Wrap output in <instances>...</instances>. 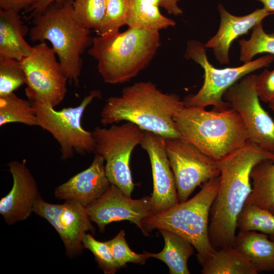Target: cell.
Segmentation results:
<instances>
[{
	"mask_svg": "<svg viewBox=\"0 0 274 274\" xmlns=\"http://www.w3.org/2000/svg\"><path fill=\"white\" fill-rule=\"evenodd\" d=\"M274 154L249 140L241 148L217 161L220 170L218 192L212 205L209 235L215 250L233 246L237 218L252 192L253 168Z\"/></svg>",
	"mask_w": 274,
	"mask_h": 274,
	"instance_id": "1",
	"label": "cell"
},
{
	"mask_svg": "<svg viewBox=\"0 0 274 274\" xmlns=\"http://www.w3.org/2000/svg\"><path fill=\"white\" fill-rule=\"evenodd\" d=\"M185 107L177 94L163 93L150 81L136 82L107 99L100 122L106 126L129 121L165 138H180L174 118Z\"/></svg>",
	"mask_w": 274,
	"mask_h": 274,
	"instance_id": "2",
	"label": "cell"
},
{
	"mask_svg": "<svg viewBox=\"0 0 274 274\" xmlns=\"http://www.w3.org/2000/svg\"><path fill=\"white\" fill-rule=\"evenodd\" d=\"M160 45L158 31L128 27L93 38L88 52L97 61L104 81L118 84L129 81L147 67Z\"/></svg>",
	"mask_w": 274,
	"mask_h": 274,
	"instance_id": "3",
	"label": "cell"
},
{
	"mask_svg": "<svg viewBox=\"0 0 274 274\" xmlns=\"http://www.w3.org/2000/svg\"><path fill=\"white\" fill-rule=\"evenodd\" d=\"M174 119L180 139L216 161L239 149L248 140L242 118L230 107L208 111L185 107Z\"/></svg>",
	"mask_w": 274,
	"mask_h": 274,
	"instance_id": "4",
	"label": "cell"
},
{
	"mask_svg": "<svg viewBox=\"0 0 274 274\" xmlns=\"http://www.w3.org/2000/svg\"><path fill=\"white\" fill-rule=\"evenodd\" d=\"M33 24L29 31L30 39L33 42L49 41L65 76L79 86L82 66L81 56L91 47L93 38L90 29L76 19L73 0L52 4L33 18Z\"/></svg>",
	"mask_w": 274,
	"mask_h": 274,
	"instance_id": "5",
	"label": "cell"
},
{
	"mask_svg": "<svg viewBox=\"0 0 274 274\" xmlns=\"http://www.w3.org/2000/svg\"><path fill=\"white\" fill-rule=\"evenodd\" d=\"M219 176L203 184L195 196L142 221L143 233L166 229L176 232L187 240L197 252L199 264L203 265L216 250L209 235L210 210L218 192Z\"/></svg>",
	"mask_w": 274,
	"mask_h": 274,
	"instance_id": "6",
	"label": "cell"
},
{
	"mask_svg": "<svg viewBox=\"0 0 274 274\" xmlns=\"http://www.w3.org/2000/svg\"><path fill=\"white\" fill-rule=\"evenodd\" d=\"M185 57L198 64L204 71L202 87L196 94L185 96L183 99L185 107L205 108L213 106L214 109L218 110L230 107L229 103L223 99L230 87L247 75L267 66L274 61V55L268 54L241 66L217 68L209 62L204 44L196 40L187 42Z\"/></svg>",
	"mask_w": 274,
	"mask_h": 274,
	"instance_id": "7",
	"label": "cell"
},
{
	"mask_svg": "<svg viewBox=\"0 0 274 274\" xmlns=\"http://www.w3.org/2000/svg\"><path fill=\"white\" fill-rule=\"evenodd\" d=\"M101 97L99 90H93L78 106L59 111L48 104L32 101L36 110L38 126L49 132L57 142L62 160L72 158L75 153H94L95 142L92 132L82 127L81 118L89 105L95 98Z\"/></svg>",
	"mask_w": 274,
	"mask_h": 274,
	"instance_id": "8",
	"label": "cell"
},
{
	"mask_svg": "<svg viewBox=\"0 0 274 274\" xmlns=\"http://www.w3.org/2000/svg\"><path fill=\"white\" fill-rule=\"evenodd\" d=\"M92 132L95 142L94 153L104 158L109 181L130 197L134 185L130 168V156L140 144L144 130L136 124L126 121L120 125L112 124L109 128L97 126Z\"/></svg>",
	"mask_w": 274,
	"mask_h": 274,
	"instance_id": "9",
	"label": "cell"
},
{
	"mask_svg": "<svg viewBox=\"0 0 274 274\" xmlns=\"http://www.w3.org/2000/svg\"><path fill=\"white\" fill-rule=\"evenodd\" d=\"M56 56L54 49L42 41L20 61L26 76L27 96L32 101L48 104L53 108L64 99L68 80Z\"/></svg>",
	"mask_w": 274,
	"mask_h": 274,
	"instance_id": "10",
	"label": "cell"
},
{
	"mask_svg": "<svg viewBox=\"0 0 274 274\" xmlns=\"http://www.w3.org/2000/svg\"><path fill=\"white\" fill-rule=\"evenodd\" d=\"M164 138L179 202L188 199L198 186L220 176L217 161L195 146L180 138Z\"/></svg>",
	"mask_w": 274,
	"mask_h": 274,
	"instance_id": "11",
	"label": "cell"
},
{
	"mask_svg": "<svg viewBox=\"0 0 274 274\" xmlns=\"http://www.w3.org/2000/svg\"><path fill=\"white\" fill-rule=\"evenodd\" d=\"M256 77L249 74L243 77L225 91L223 97L242 118L248 140L274 154V121L260 103Z\"/></svg>",
	"mask_w": 274,
	"mask_h": 274,
	"instance_id": "12",
	"label": "cell"
},
{
	"mask_svg": "<svg viewBox=\"0 0 274 274\" xmlns=\"http://www.w3.org/2000/svg\"><path fill=\"white\" fill-rule=\"evenodd\" d=\"M33 212L45 219L56 230L70 258L79 255L83 249V238L90 231L94 233L86 207L73 201L63 204H53L41 196L35 203Z\"/></svg>",
	"mask_w": 274,
	"mask_h": 274,
	"instance_id": "13",
	"label": "cell"
},
{
	"mask_svg": "<svg viewBox=\"0 0 274 274\" xmlns=\"http://www.w3.org/2000/svg\"><path fill=\"white\" fill-rule=\"evenodd\" d=\"M90 220L96 223L99 232L115 221H128L143 231L142 221L154 214L151 196L133 199L111 184L97 200L86 207Z\"/></svg>",
	"mask_w": 274,
	"mask_h": 274,
	"instance_id": "14",
	"label": "cell"
},
{
	"mask_svg": "<svg viewBox=\"0 0 274 274\" xmlns=\"http://www.w3.org/2000/svg\"><path fill=\"white\" fill-rule=\"evenodd\" d=\"M140 145L150 160L153 182L151 197L155 214L179 203L176 181L166 152L164 138L144 131Z\"/></svg>",
	"mask_w": 274,
	"mask_h": 274,
	"instance_id": "15",
	"label": "cell"
},
{
	"mask_svg": "<svg viewBox=\"0 0 274 274\" xmlns=\"http://www.w3.org/2000/svg\"><path fill=\"white\" fill-rule=\"evenodd\" d=\"M26 163L24 159L22 162L13 160L8 164L13 186L0 200V214L10 225L27 219L40 196L35 179Z\"/></svg>",
	"mask_w": 274,
	"mask_h": 274,
	"instance_id": "16",
	"label": "cell"
},
{
	"mask_svg": "<svg viewBox=\"0 0 274 274\" xmlns=\"http://www.w3.org/2000/svg\"><path fill=\"white\" fill-rule=\"evenodd\" d=\"M105 162L101 155L95 154L87 168L56 187L55 197L79 202L85 207L97 200L111 184L106 175Z\"/></svg>",
	"mask_w": 274,
	"mask_h": 274,
	"instance_id": "17",
	"label": "cell"
},
{
	"mask_svg": "<svg viewBox=\"0 0 274 274\" xmlns=\"http://www.w3.org/2000/svg\"><path fill=\"white\" fill-rule=\"evenodd\" d=\"M218 10L220 16L218 30L204 45L206 48L213 50L216 60L221 64L229 63V49L234 40L247 33L266 17L274 14L263 8L249 14L237 16L230 13L221 4L218 5Z\"/></svg>",
	"mask_w": 274,
	"mask_h": 274,
	"instance_id": "18",
	"label": "cell"
},
{
	"mask_svg": "<svg viewBox=\"0 0 274 274\" xmlns=\"http://www.w3.org/2000/svg\"><path fill=\"white\" fill-rule=\"evenodd\" d=\"M29 31L19 12L1 9L0 58L20 61L29 55L33 46L24 39Z\"/></svg>",
	"mask_w": 274,
	"mask_h": 274,
	"instance_id": "19",
	"label": "cell"
},
{
	"mask_svg": "<svg viewBox=\"0 0 274 274\" xmlns=\"http://www.w3.org/2000/svg\"><path fill=\"white\" fill-rule=\"evenodd\" d=\"M233 246L249 260L258 273L274 271V243L268 234L239 231Z\"/></svg>",
	"mask_w": 274,
	"mask_h": 274,
	"instance_id": "20",
	"label": "cell"
},
{
	"mask_svg": "<svg viewBox=\"0 0 274 274\" xmlns=\"http://www.w3.org/2000/svg\"><path fill=\"white\" fill-rule=\"evenodd\" d=\"M164 241L163 250L158 253L149 252L150 258L163 262L170 274H189L187 261L193 254L194 247L179 234L166 229H158Z\"/></svg>",
	"mask_w": 274,
	"mask_h": 274,
	"instance_id": "21",
	"label": "cell"
},
{
	"mask_svg": "<svg viewBox=\"0 0 274 274\" xmlns=\"http://www.w3.org/2000/svg\"><path fill=\"white\" fill-rule=\"evenodd\" d=\"M202 274H257L249 260L233 246L216 250L202 265Z\"/></svg>",
	"mask_w": 274,
	"mask_h": 274,
	"instance_id": "22",
	"label": "cell"
},
{
	"mask_svg": "<svg viewBox=\"0 0 274 274\" xmlns=\"http://www.w3.org/2000/svg\"><path fill=\"white\" fill-rule=\"evenodd\" d=\"M250 177L253 187L246 202L274 214V160L265 159L258 163L252 169Z\"/></svg>",
	"mask_w": 274,
	"mask_h": 274,
	"instance_id": "23",
	"label": "cell"
},
{
	"mask_svg": "<svg viewBox=\"0 0 274 274\" xmlns=\"http://www.w3.org/2000/svg\"><path fill=\"white\" fill-rule=\"evenodd\" d=\"M126 25L128 27L159 31L175 26L176 21L163 16L158 7L144 0H130Z\"/></svg>",
	"mask_w": 274,
	"mask_h": 274,
	"instance_id": "24",
	"label": "cell"
},
{
	"mask_svg": "<svg viewBox=\"0 0 274 274\" xmlns=\"http://www.w3.org/2000/svg\"><path fill=\"white\" fill-rule=\"evenodd\" d=\"M11 123L38 126L36 110L32 103L14 92L0 96V126Z\"/></svg>",
	"mask_w": 274,
	"mask_h": 274,
	"instance_id": "25",
	"label": "cell"
},
{
	"mask_svg": "<svg viewBox=\"0 0 274 274\" xmlns=\"http://www.w3.org/2000/svg\"><path fill=\"white\" fill-rule=\"evenodd\" d=\"M239 231L274 234V214L256 204L245 202L236 220Z\"/></svg>",
	"mask_w": 274,
	"mask_h": 274,
	"instance_id": "26",
	"label": "cell"
},
{
	"mask_svg": "<svg viewBox=\"0 0 274 274\" xmlns=\"http://www.w3.org/2000/svg\"><path fill=\"white\" fill-rule=\"evenodd\" d=\"M238 44L239 59L244 63L252 61L258 54L268 53L274 55V33H266L262 22L252 28V35L248 40H239Z\"/></svg>",
	"mask_w": 274,
	"mask_h": 274,
	"instance_id": "27",
	"label": "cell"
},
{
	"mask_svg": "<svg viewBox=\"0 0 274 274\" xmlns=\"http://www.w3.org/2000/svg\"><path fill=\"white\" fill-rule=\"evenodd\" d=\"M74 15L83 26L95 31L105 15L106 0H73Z\"/></svg>",
	"mask_w": 274,
	"mask_h": 274,
	"instance_id": "28",
	"label": "cell"
},
{
	"mask_svg": "<svg viewBox=\"0 0 274 274\" xmlns=\"http://www.w3.org/2000/svg\"><path fill=\"white\" fill-rule=\"evenodd\" d=\"M26 84V76L20 61L0 58V96L12 92Z\"/></svg>",
	"mask_w": 274,
	"mask_h": 274,
	"instance_id": "29",
	"label": "cell"
},
{
	"mask_svg": "<svg viewBox=\"0 0 274 274\" xmlns=\"http://www.w3.org/2000/svg\"><path fill=\"white\" fill-rule=\"evenodd\" d=\"M130 0H106L105 15L100 26L95 32L97 36L119 30L126 25Z\"/></svg>",
	"mask_w": 274,
	"mask_h": 274,
	"instance_id": "30",
	"label": "cell"
},
{
	"mask_svg": "<svg viewBox=\"0 0 274 274\" xmlns=\"http://www.w3.org/2000/svg\"><path fill=\"white\" fill-rule=\"evenodd\" d=\"M125 231L121 230L113 238L108 241L113 257L120 268L124 267L128 263L144 264L150 258L149 252L138 254L129 248L125 237Z\"/></svg>",
	"mask_w": 274,
	"mask_h": 274,
	"instance_id": "31",
	"label": "cell"
},
{
	"mask_svg": "<svg viewBox=\"0 0 274 274\" xmlns=\"http://www.w3.org/2000/svg\"><path fill=\"white\" fill-rule=\"evenodd\" d=\"M84 248L94 255L99 268L105 274H114L120 267L115 262L108 241H97L91 234L86 233L83 238Z\"/></svg>",
	"mask_w": 274,
	"mask_h": 274,
	"instance_id": "32",
	"label": "cell"
},
{
	"mask_svg": "<svg viewBox=\"0 0 274 274\" xmlns=\"http://www.w3.org/2000/svg\"><path fill=\"white\" fill-rule=\"evenodd\" d=\"M255 89L261 101L269 104L274 100V68L271 71L265 68L256 75Z\"/></svg>",
	"mask_w": 274,
	"mask_h": 274,
	"instance_id": "33",
	"label": "cell"
},
{
	"mask_svg": "<svg viewBox=\"0 0 274 274\" xmlns=\"http://www.w3.org/2000/svg\"><path fill=\"white\" fill-rule=\"evenodd\" d=\"M38 0H0L1 9L20 12L22 9L27 10Z\"/></svg>",
	"mask_w": 274,
	"mask_h": 274,
	"instance_id": "34",
	"label": "cell"
},
{
	"mask_svg": "<svg viewBox=\"0 0 274 274\" xmlns=\"http://www.w3.org/2000/svg\"><path fill=\"white\" fill-rule=\"evenodd\" d=\"M157 7H162L168 13L178 16L183 13V11L178 5L179 0H144Z\"/></svg>",
	"mask_w": 274,
	"mask_h": 274,
	"instance_id": "35",
	"label": "cell"
},
{
	"mask_svg": "<svg viewBox=\"0 0 274 274\" xmlns=\"http://www.w3.org/2000/svg\"><path fill=\"white\" fill-rule=\"evenodd\" d=\"M67 0H38L37 2L25 11V13H29L28 18H33L36 16L44 12L50 5L53 4L62 3Z\"/></svg>",
	"mask_w": 274,
	"mask_h": 274,
	"instance_id": "36",
	"label": "cell"
},
{
	"mask_svg": "<svg viewBox=\"0 0 274 274\" xmlns=\"http://www.w3.org/2000/svg\"><path fill=\"white\" fill-rule=\"evenodd\" d=\"M262 3L263 8L269 12L274 13V0H256Z\"/></svg>",
	"mask_w": 274,
	"mask_h": 274,
	"instance_id": "37",
	"label": "cell"
},
{
	"mask_svg": "<svg viewBox=\"0 0 274 274\" xmlns=\"http://www.w3.org/2000/svg\"><path fill=\"white\" fill-rule=\"evenodd\" d=\"M269 107L274 112V100L269 102L268 105Z\"/></svg>",
	"mask_w": 274,
	"mask_h": 274,
	"instance_id": "38",
	"label": "cell"
},
{
	"mask_svg": "<svg viewBox=\"0 0 274 274\" xmlns=\"http://www.w3.org/2000/svg\"><path fill=\"white\" fill-rule=\"evenodd\" d=\"M269 237L270 239L274 243V234H271L269 235Z\"/></svg>",
	"mask_w": 274,
	"mask_h": 274,
	"instance_id": "39",
	"label": "cell"
}]
</instances>
